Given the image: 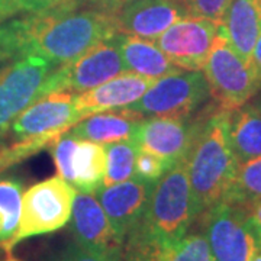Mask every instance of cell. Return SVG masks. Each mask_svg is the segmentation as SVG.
<instances>
[{"instance_id": "16", "label": "cell", "mask_w": 261, "mask_h": 261, "mask_svg": "<svg viewBox=\"0 0 261 261\" xmlns=\"http://www.w3.org/2000/svg\"><path fill=\"white\" fill-rule=\"evenodd\" d=\"M154 83L155 79L151 77L135 73H121L90 90L75 93V105L83 119L93 113L129 108L130 105L140 100L142 94Z\"/></svg>"}, {"instance_id": "35", "label": "cell", "mask_w": 261, "mask_h": 261, "mask_svg": "<svg viewBox=\"0 0 261 261\" xmlns=\"http://www.w3.org/2000/svg\"><path fill=\"white\" fill-rule=\"evenodd\" d=\"M5 258H6V251H5L3 247L0 245V261H5Z\"/></svg>"}, {"instance_id": "28", "label": "cell", "mask_w": 261, "mask_h": 261, "mask_svg": "<svg viewBox=\"0 0 261 261\" xmlns=\"http://www.w3.org/2000/svg\"><path fill=\"white\" fill-rule=\"evenodd\" d=\"M232 0H180L186 9L187 16L206 18L219 20L224 18L225 10L228 9Z\"/></svg>"}, {"instance_id": "17", "label": "cell", "mask_w": 261, "mask_h": 261, "mask_svg": "<svg viewBox=\"0 0 261 261\" xmlns=\"http://www.w3.org/2000/svg\"><path fill=\"white\" fill-rule=\"evenodd\" d=\"M145 119L130 108L93 113L73 125L68 132L77 138L93 141L102 145L128 140L135 135L140 123Z\"/></svg>"}, {"instance_id": "36", "label": "cell", "mask_w": 261, "mask_h": 261, "mask_svg": "<svg viewBox=\"0 0 261 261\" xmlns=\"http://www.w3.org/2000/svg\"><path fill=\"white\" fill-rule=\"evenodd\" d=\"M255 106H257V109H258V111H260V112H261V100L258 103H257Z\"/></svg>"}, {"instance_id": "3", "label": "cell", "mask_w": 261, "mask_h": 261, "mask_svg": "<svg viewBox=\"0 0 261 261\" xmlns=\"http://www.w3.org/2000/svg\"><path fill=\"white\" fill-rule=\"evenodd\" d=\"M196 222L193 193L186 159L174 163L154 183L148 205L138 226L151 237L177 244Z\"/></svg>"}, {"instance_id": "27", "label": "cell", "mask_w": 261, "mask_h": 261, "mask_svg": "<svg viewBox=\"0 0 261 261\" xmlns=\"http://www.w3.org/2000/svg\"><path fill=\"white\" fill-rule=\"evenodd\" d=\"M168 168H170V166L164 160L140 149L137 160H135L134 176H135V178H140V180L148 181V183H155Z\"/></svg>"}, {"instance_id": "22", "label": "cell", "mask_w": 261, "mask_h": 261, "mask_svg": "<svg viewBox=\"0 0 261 261\" xmlns=\"http://www.w3.org/2000/svg\"><path fill=\"white\" fill-rule=\"evenodd\" d=\"M261 200V157L238 163L237 173L224 202L251 206Z\"/></svg>"}, {"instance_id": "13", "label": "cell", "mask_w": 261, "mask_h": 261, "mask_svg": "<svg viewBox=\"0 0 261 261\" xmlns=\"http://www.w3.org/2000/svg\"><path fill=\"white\" fill-rule=\"evenodd\" d=\"M71 231L74 233V241L80 245L122 258L123 241L116 235L94 193H75Z\"/></svg>"}, {"instance_id": "14", "label": "cell", "mask_w": 261, "mask_h": 261, "mask_svg": "<svg viewBox=\"0 0 261 261\" xmlns=\"http://www.w3.org/2000/svg\"><path fill=\"white\" fill-rule=\"evenodd\" d=\"M154 183L140 178L102 186L94 195L108 215L116 235L125 243L128 233L140 224L148 205Z\"/></svg>"}, {"instance_id": "5", "label": "cell", "mask_w": 261, "mask_h": 261, "mask_svg": "<svg viewBox=\"0 0 261 261\" xmlns=\"http://www.w3.org/2000/svg\"><path fill=\"white\" fill-rule=\"evenodd\" d=\"M203 75L215 105L231 112L247 105L261 87V79L251 63L229 45L221 28L203 67Z\"/></svg>"}, {"instance_id": "23", "label": "cell", "mask_w": 261, "mask_h": 261, "mask_svg": "<svg viewBox=\"0 0 261 261\" xmlns=\"http://www.w3.org/2000/svg\"><path fill=\"white\" fill-rule=\"evenodd\" d=\"M106 152V170L103 177V186H112L129 180L134 176L135 160L140 147L134 138L118 141L105 147Z\"/></svg>"}, {"instance_id": "8", "label": "cell", "mask_w": 261, "mask_h": 261, "mask_svg": "<svg viewBox=\"0 0 261 261\" xmlns=\"http://www.w3.org/2000/svg\"><path fill=\"white\" fill-rule=\"evenodd\" d=\"M38 56L10 60L0 65V137L28 106L42 96L47 77L56 68Z\"/></svg>"}, {"instance_id": "9", "label": "cell", "mask_w": 261, "mask_h": 261, "mask_svg": "<svg viewBox=\"0 0 261 261\" xmlns=\"http://www.w3.org/2000/svg\"><path fill=\"white\" fill-rule=\"evenodd\" d=\"M123 71L126 70L121 53L111 38L73 61L56 67L44 83L42 96L53 92L83 93Z\"/></svg>"}, {"instance_id": "20", "label": "cell", "mask_w": 261, "mask_h": 261, "mask_svg": "<svg viewBox=\"0 0 261 261\" xmlns=\"http://www.w3.org/2000/svg\"><path fill=\"white\" fill-rule=\"evenodd\" d=\"M105 170V145L79 138L70 160V171L67 181L77 192L96 193L103 186Z\"/></svg>"}, {"instance_id": "10", "label": "cell", "mask_w": 261, "mask_h": 261, "mask_svg": "<svg viewBox=\"0 0 261 261\" xmlns=\"http://www.w3.org/2000/svg\"><path fill=\"white\" fill-rule=\"evenodd\" d=\"M214 108L215 103L189 118H145L132 138L141 151L157 155L171 167L174 163L187 159L207 115Z\"/></svg>"}, {"instance_id": "33", "label": "cell", "mask_w": 261, "mask_h": 261, "mask_svg": "<svg viewBox=\"0 0 261 261\" xmlns=\"http://www.w3.org/2000/svg\"><path fill=\"white\" fill-rule=\"evenodd\" d=\"M5 261H20V260H18L16 257H13V255H12V251H10V252H6V258H5Z\"/></svg>"}, {"instance_id": "29", "label": "cell", "mask_w": 261, "mask_h": 261, "mask_svg": "<svg viewBox=\"0 0 261 261\" xmlns=\"http://www.w3.org/2000/svg\"><path fill=\"white\" fill-rule=\"evenodd\" d=\"M53 261H122L121 257H115L106 252L94 251L86 248L79 243H70L63 251H60Z\"/></svg>"}, {"instance_id": "32", "label": "cell", "mask_w": 261, "mask_h": 261, "mask_svg": "<svg viewBox=\"0 0 261 261\" xmlns=\"http://www.w3.org/2000/svg\"><path fill=\"white\" fill-rule=\"evenodd\" d=\"M251 64L254 67V70L257 71L258 77L261 79V35L258 38V41H257V44H255L254 51H252Z\"/></svg>"}, {"instance_id": "11", "label": "cell", "mask_w": 261, "mask_h": 261, "mask_svg": "<svg viewBox=\"0 0 261 261\" xmlns=\"http://www.w3.org/2000/svg\"><path fill=\"white\" fill-rule=\"evenodd\" d=\"M219 28V20L186 16L173 23L152 42L178 68L202 71Z\"/></svg>"}, {"instance_id": "1", "label": "cell", "mask_w": 261, "mask_h": 261, "mask_svg": "<svg viewBox=\"0 0 261 261\" xmlns=\"http://www.w3.org/2000/svg\"><path fill=\"white\" fill-rule=\"evenodd\" d=\"M116 13L70 6L19 15L0 23V63L38 56L61 65L118 32Z\"/></svg>"}, {"instance_id": "21", "label": "cell", "mask_w": 261, "mask_h": 261, "mask_svg": "<svg viewBox=\"0 0 261 261\" xmlns=\"http://www.w3.org/2000/svg\"><path fill=\"white\" fill-rule=\"evenodd\" d=\"M229 138L238 163L261 157V112L255 105H244L231 112Z\"/></svg>"}, {"instance_id": "15", "label": "cell", "mask_w": 261, "mask_h": 261, "mask_svg": "<svg viewBox=\"0 0 261 261\" xmlns=\"http://www.w3.org/2000/svg\"><path fill=\"white\" fill-rule=\"evenodd\" d=\"M186 16L180 0H129L115 15L118 32L148 41Z\"/></svg>"}, {"instance_id": "7", "label": "cell", "mask_w": 261, "mask_h": 261, "mask_svg": "<svg viewBox=\"0 0 261 261\" xmlns=\"http://www.w3.org/2000/svg\"><path fill=\"white\" fill-rule=\"evenodd\" d=\"M209 86L200 71H177L164 75L142 94L130 109L145 118H189L209 99Z\"/></svg>"}, {"instance_id": "24", "label": "cell", "mask_w": 261, "mask_h": 261, "mask_svg": "<svg viewBox=\"0 0 261 261\" xmlns=\"http://www.w3.org/2000/svg\"><path fill=\"white\" fill-rule=\"evenodd\" d=\"M22 183L15 178H0V245L16 233L22 211Z\"/></svg>"}, {"instance_id": "30", "label": "cell", "mask_w": 261, "mask_h": 261, "mask_svg": "<svg viewBox=\"0 0 261 261\" xmlns=\"http://www.w3.org/2000/svg\"><path fill=\"white\" fill-rule=\"evenodd\" d=\"M129 0H71L75 9L89 8V9L105 10L111 13H118Z\"/></svg>"}, {"instance_id": "6", "label": "cell", "mask_w": 261, "mask_h": 261, "mask_svg": "<svg viewBox=\"0 0 261 261\" xmlns=\"http://www.w3.org/2000/svg\"><path fill=\"white\" fill-rule=\"evenodd\" d=\"M196 221L205 233L215 261H251L261 248L251 215L245 206L219 202Z\"/></svg>"}, {"instance_id": "26", "label": "cell", "mask_w": 261, "mask_h": 261, "mask_svg": "<svg viewBox=\"0 0 261 261\" xmlns=\"http://www.w3.org/2000/svg\"><path fill=\"white\" fill-rule=\"evenodd\" d=\"M68 5L70 0H0V23L19 15Z\"/></svg>"}, {"instance_id": "4", "label": "cell", "mask_w": 261, "mask_h": 261, "mask_svg": "<svg viewBox=\"0 0 261 261\" xmlns=\"http://www.w3.org/2000/svg\"><path fill=\"white\" fill-rule=\"evenodd\" d=\"M75 190L64 178L51 177L31 186L22 196V211L16 233L3 250L6 252L19 243L38 235L56 232L68 224L74 205Z\"/></svg>"}, {"instance_id": "19", "label": "cell", "mask_w": 261, "mask_h": 261, "mask_svg": "<svg viewBox=\"0 0 261 261\" xmlns=\"http://www.w3.org/2000/svg\"><path fill=\"white\" fill-rule=\"evenodd\" d=\"M112 41L121 53L126 71L155 80L180 71V68L173 64L152 41L122 32H116L112 37Z\"/></svg>"}, {"instance_id": "31", "label": "cell", "mask_w": 261, "mask_h": 261, "mask_svg": "<svg viewBox=\"0 0 261 261\" xmlns=\"http://www.w3.org/2000/svg\"><path fill=\"white\" fill-rule=\"evenodd\" d=\"M248 211H250L252 224H254V228L257 231V235H258V240H260L261 244V200L257 202V203H252L251 206H248Z\"/></svg>"}, {"instance_id": "2", "label": "cell", "mask_w": 261, "mask_h": 261, "mask_svg": "<svg viewBox=\"0 0 261 261\" xmlns=\"http://www.w3.org/2000/svg\"><path fill=\"white\" fill-rule=\"evenodd\" d=\"M229 116L231 111L215 105L186 159L196 219L224 202L237 173L238 160L229 138Z\"/></svg>"}, {"instance_id": "18", "label": "cell", "mask_w": 261, "mask_h": 261, "mask_svg": "<svg viewBox=\"0 0 261 261\" xmlns=\"http://www.w3.org/2000/svg\"><path fill=\"white\" fill-rule=\"evenodd\" d=\"M221 31L229 45L251 63L252 51L261 35V0H232L221 19Z\"/></svg>"}, {"instance_id": "34", "label": "cell", "mask_w": 261, "mask_h": 261, "mask_svg": "<svg viewBox=\"0 0 261 261\" xmlns=\"http://www.w3.org/2000/svg\"><path fill=\"white\" fill-rule=\"evenodd\" d=\"M251 261H261V248L254 254V257L251 258Z\"/></svg>"}, {"instance_id": "12", "label": "cell", "mask_w": 261, "mask_h": 261, "mask_svg": "<svg viewBox=\"0 0 261 261\" xmlns=\"http://www.w3.org/2000/svg\"><path fill=\"white\" fill-rule=\"evenodd\" d=\"M82 119L83 116L75 105V93L53 92L28 106L13 121L8 132L15 141L34 137L57 140Z\"/></svg>"}, {"instance_id": "25", "label": "cell", "mask_w": 261, "mask_h": 261, "mask_svg": "<svg viewBox=\"0 0 261 261\" xmlns=\"http://www.w3.org/2000/svg\"><path fill=\"white\" fill-rule=\"evenodd\" d=\"M164 261H215L202 229L187 232L168 252Z\"/></svg>"}]
</instances>
